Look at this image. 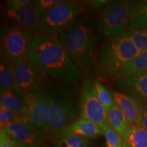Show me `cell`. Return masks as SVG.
<instances>
[{
  "instance_id": "6da1fadb",
  "label": "cell",
  "mask_w": 147,
  "mask_h": 147,
  "mask_svg": "<svg viewBox=\"0 0 147 147\" xmlns=\"http://www.w3.org/2000/svg\"><path fill=\"white\" fill-rule=\"evenodd\" d=\"M55 36L37 32L33 37L28 59L58 82L74 84L81 81L83 74Z\"/></svg>"
},
{
  "instance_id": "7a4b0ae2",
  "label": "cell",
  "mask_w": 147,
  "mask_h": 147,
  "mask_svg": "<svg viewBox=\"0 0 147 147\" xmlns=\"http://www.w3.org/2000/svg\"><path fill=\"white\" fill-rule=\"evenodd\" d=\"M59 39L74 65L82 74H95L99 38L95 25L84 17L59 34Z\"/></svg>"
},
{
  "instance_id": "3957f363",
  "label": "cell",
  "mask_w": 147,
  "mask_h": 147,
  "mask_svg": "<svg viewBox=\"0 0 147 147\" xmlns=\"http://www.w3.org/2000/svg\"><path fill=\"white\" fill-rule=\"evenodd\" d=\"M47 91L49 117L45 134L55 138L78 119L80 115V93L72 84L61 82L47 85Z\"/></svg>"
},
{
  "instance_id": "277c9868",
  "label": "cell",
  "mask_w": 147,
  "mask_h": 147,
  "mask_svg": "<svg viewBox=\"0 0 147 147\" xmlns=\"http://www.w3.org/2000/svg\"><path fill=\"white\" fill-rule=\"evenodd\" d=\"M140 54L127 30L109 38L97 52L95 61L97 78L101 82L110 80Z\"/></svg>"
},
{
  "instance_id": "5b68a950",
  "label": "cell",
  "mask_w": 147,
  "mask_h": 147,
  "mask_svg": "<svg viewBox=\"0 0 147 147\" xmlns=\"http://www.w3.org/2000/svg\"><path fill=\"white\" fill-rule=\"evenodd\" d=\"M140 1H113L101 9L96 18L98 29L108 38L127 30Z\"/></svg>"
},
{
  "instance_id": "8992f818",
  "label": "cell",
  "mask_w": 147,
  "mask_h": 147,
  "mask_svg": "<svg viewBox=\"0 0 147 147\" xmlns=\"http://www.w3.org/2000/svg\"><path fill=\"white\" fill-rule=\"evenodd\" d=\"M36 33L12 22L1 31V57L14 64L28 59L33 37Z\"/></svg>"
},
{
  "instance_id": "52a82bcc",
  "label": "cell",
  "mask_w": 147,
  "mask_h": 147,
  "mask_svg": "<svg viewBox=\"0 0 147 147\" xmlns=\"http://www.w3.org/2000/svg\"><path fill=\"white\" fill-rule=\"evenodd\" d=\"M80 14L81 8L78 3L61 0L50 9L39 12L43 33L60 34L76 22Z\"/></svg>"
},
{
  "instance_id": "ba28073f",
  "label": "cell",
  "mask_w": 147,
  "mask_h": 147,
  "mask_svg": "<svg viewBox=\"0 0 147 147\" xmlns=\"http://www.w3.org/2000/svg\"><path fill=\"white\" fill-rule=\"evenodd\" d=\"M25 117L31 125L41 134H46L49 123V104L47 86L36 91L23 93Z\"/></svg>"
},
{
  "instance_id": "9c48e42d",
  "label": "cell",
  "mask_w": 147,
  "mask_h": 147,
  "mask_svg": "<svg viewBox=\"0 0 147 147\" xmlns=\"http://www.w3.org/2000/svg\"><path fill=\"white\" fill-rule=\"evenodd\" d=\"M80 117L98 125L102 129L110 125L108 110L97 98L93 84L89 80L84 82L80 91Z\"/></svg>"
},
{
  "instance_id": "30bf717a",
  "label": "cell",
  "mask_w": 147,
  "mask_h": 147,
  "mask_svg": "<svg viewBox=\"0 0 147 147\" xmlns=\"http://www.w3.org/2000/svg\"><path fill=\"white\" fill-rule=\"evenodd\" d=\"M14 91L27 93L47 86V75L40 67L26 59L14 64Z\"/></svg>"
},
{
  "instance_id": "8fae6325",
  "label": "cell",
  "mask_w": 147,
  "mask_h": 147,
  "mask_svg": "<svg viewBox=\"0 0 147 147\" xmlns=\"http://www.w3.org/2000/svg\"><path fill=\"white\" fill-rule=\"evenodd\" d=\"M18 146H38L42 141V134L27 121L11 123L3 129Z\"/></svg>"
},
{
  "instance_id": "7c38bea8",
  "label": "cell",
  "mask_w": 147,
  "mask_h": 147,
  "mask_svg": "<svg viewBox=\"0 0 147 147\" xmlns=\"http://www.w3.org/2000/svg\"><path fill=\"white\" fill-rule=\"evenodd\" d=\"M114 86L121 93L143 103H147V73L134 75L117 80Z\"/></svg>"
},
{
  "instance_id": "4fadbf2b",
  "label": "cell",
  "mask_w": 147,
  "mask_h": 147,
  "mask_svg": "<svg viewBox=\"0 0 147 147\" xmlns=\"http://www.w3.org/2000/svg\"><path fill=\"white\" fill-rule=\"evenodd\" d=\"M6 14L12 22L33 32L43 33L39 12L34 1L18 10H6Z\"/></svg>"
},
{
  "instance_id": "5bb4252c",
  "label": "cell",
  "mask_w": 147,
  "mask_h": 147,
  "mask_svg": "<svg viewBox=\"0 0 147 147\" xmlns=\"http://www.w3.org/2000/svg\"><path fill=\"white\" fill-rule=\"evenodd\" d=\"M114 101L123 111L130 125L140 126L143 103L120 91H111Z\"/></svg>"
},
{
  "instance_id": "9a60e30c",
  "label": "cell",
  "mask_w": 147,
  "mask_h": 147,
  "mask_svg": "<svg viewBox=\"0 0 147 147\" xmlns=\"http://www.w3.org/2000/svg\"><path fill=\"white\" fill-rule=\"evenodd\" d=\"M108 117L110 126L123 138L130 125L123 111L115 101L113 105L108 110Z\"/></svg>"
},
{
  "instance_id": "2e32d148",
  "label": "cell",
  "mask_w": 147,
  "mask_h": 147,
  "mask_svg": "<svg viewBox=\"0 0 147 147\" xmlns=\"http://www.w3.org/2000/svg\"><path fill=\"white\" fill-rule=\"evenodd\" d=\"M71 133L81 136L87 139H94L102 134L103 129L98 125L87 119L80 118L67 129Z\"/></svg>"
},
{
  "instance_id": "e0dca14e",
  "label": "cell",
  "mask_w": 147,
  "mask_h": 147,
  "mask_svg": "<svg viewBox=\"0 0 147 147\" xmlns=\"http://www.w3.org/2000/svg\"><path fill=\"white\" fill-rule=\"evenodd\" d=\"M147 73V51L140 53L126 67L111 78L115 82L134 75Z\"/></svg>"
},
{
  "instance_id": "ac0fdd59",
  "label": "cell",
  "mask_w": 147,
  "mask_h": 147,
  "mask_svg": "<svg viewBox=\"0 0 147 147\" xmlns=\"http://www.w3.org/2000/svg\"><path fill=\"white\" fill-rule=\"evenodd\" d=\"M0 105L25 116V104L23 93L16 91H3L0 93Z\"/></svg>"
},
{
  "instance_id": "d6986e66",
  "label": "cell",
  "mask_w": 147,
  "mask_h": 147,
  "mask_svg": "<svg viewBox=\"0 0 147 147\" xmlns=\"http://www.w3.org/2000/svg\"><path fill=\"white\" fill-rule=\"evenodd\" d=\"M0 87L1 91H14V64L6 59L1 57L0 62Z\"/></svg>"
},
{
  "instance_id": "ffe728a7",
  "label": "cell",
  "mask_w": 147,
  "mask_h": 147,
  "mask_svg": "<svg viewBox=\"0 0 147 147\" xmlns=\"http://www.w3.org/2000/svg\"><path fill=\"white\" fill-rule=\"evenodd\" d=\"M123 140V147H147V129L130 125Z\"/></svg>"
},
{
  "instance_id": "44dd1931",
  "label": "cell",
  "mask_w": 147,
  "mask_h": 147,
  "mask_svg": "<svg viewBox=\"0 0 147 147\" xmlns=\"http://www.w3.org/2000/svg\"><path fill=\"white\" fill-rule=\"evenodd\" d=\"M57 147H91L89 139L65 130L55 138Z\"/></svg>"
},
{
  "instance_id": "7402d4cb",
  "label": "cell",
  "mask_w": 147,
  "mask_h": 147,
  "mask_svg": "<svg viewBox=\"0 0 147 147\" xmlns=\"http://www.w3.org/2000/svg\"><path fill=\"white\" fill-rule=\"evenodd\" d=\"M147 27V0L140 1L128 29Z\"/></svg>"
},
{
  "instance_id": "603a6c76",
  "label": "cell",
  "mask_w": 147,
  "mask_h": 147,
  "mask_svg": "<svg viewBox=\"0 0 147 147\" xmlns=\"http://www.w3.org/2000/svg\"><path fill=\"white\" fill-rule=\"evenodd\" d=\"M97 98L104 107L108 110L112 107L114 104V98L112 92L102 83L99 80H95L92 82Z\"/></svg>"
},
{
  "instance_id": "cb8c5ba5",
  "label": "cell",
  "mask_w": 147,
  "mask_h": 147,
  "mask_svg": "<svg viewBox=\"0 0 147 147\" xmlns=\"http://www.w3.org/2000/svg\"><path fill=\"white\" fill-rule=\"evenodd\" d=\"M129 36L140 53L147 51V36L142 28L127 29Z\"/></svg>"
},
{
  "instance_id": "d4e9b609",
  "label": "cell",
  "mask_w": 147,
  "mask_h": 147,
  "mask_svg": "<svg viewBox=\"0 0 147 147\" xmlns=\"http://www.w3.org/2000/svg\"><path fill=\"white\" fill-rule=\"evenodd\" d=\"M27 121L25 116L15 113L6 108L2 105H0V127L1 130L11 123L16 121Z\"/></svg>"
},
{
  "instance_id": "484cf974",
  "label": "cell",
  "mask_w": 147,
  "mask_h": 147,
  "mask_svg": "<svg viewBox=\"0 0 147 147\" xmlns=\"http://www.w3.org/2000/svg\"><path fill=\"white\" fill-rule=\"evenodd\" d=\"M103 132L106 138V147H123V138L110 125L104 128Z\"/></svg>"
},
{
  "instance_id": "4316f807",
  "label": "cell",
  "mask_w": 147,
  "mask_h": 147,
  "mask_svg": "<svg viewBox=\"0 0 147 147\" xmlns=\"http://www.w3.org/2000/svg\"><path fill=\"white\" fill-rule=\"evenodd\" d=\"M61 0H36L34 1V5L38 12L47 10L60 2Z\"/></svg>"
},
{
  "instance_id": "83f0119b",
  "label": "cell",
  "mask_w": 147,
  "mask_h": 147,
  "mask_svg": "<svg viewBox=\"0 0 147 147\" xmlns=\"http://www.w3.org/2000/svg\"><path fill=\"white\" fill-rule=\"evenodd\" d=\"M32 2V1L30 0H9L6 1L5 9L12 10H18Z\"/></svg>"
},
{
  "instance_id": "f1b7e54d",
  "label": "cell",
  "mask_w": 147,
  "mask_h": 147,
  "mask_svg": "<svg viewBox=\"0 0 147 147\" xmlns=\"http://www.w3.org/2000/svg\"><path fill=\"white\" fill-rule=\"evenodd\" d=\"M0 147H18L17 144L7 135V134L1 130L0 133Z\"/></svg>"
},
{
  "instance_id": "f546056e",
  "label": "cell",
  "mask_w": 147,
  "mask_h": 147,
  "mask_svg": "<svg viewBox=\"0 0 147 147\" xmlns=\"http://www.w3.org/2000/svg\"><path fill=\"white\" fill-rule=\"evenodd\" d=\"M113 1H111V0H92V1H89V3L93 8L101 10L104 7L107 6Z\"/></svg>"
},
{
  "instance_id": "4dcf8cb0",
  "label": "cell",
  "mask_w": 147,
  "mask_h": 147,
  "mask_svg": "<svg viewBox=\"0 0 147 147\" xmlns=\"http://www.w3.org/2000/svg\"><path fill=\"white\" fill-rule=\"evenodd\" d=\"M140 126L147 129V103L143 104L142 121H141Z\"/></svg>"
},
{
  "instance_id": "1f68e13d",
  "label": "cell",
  "mask_w": 147,
  "mask_h": 147,
  "mask_svg": "<svg viewBox=\"0 0 147 147\" xmlns=\"http://www.w3.org/2000/svg\"><path fill=\"white\" fill-rule=\"evenodd\" d=\"M143 30H144V32L145 34H146V35L147 36V27H142Z\"/></svg>"
},
{
  "instance_id": "d6a6232c",
  "label": "cell",
  "mask_w": 147,
  "mask_h": 147,
  "mask_svg": "<svg viewBox=\"0 0 147 147\" xmlns=\"http://www.w3.org/2000/svg\"><path fill=\"white\" fill-rule=\"evenodd\" d=\"M19 147H40L38 146H19Z\"/></svg>"
},
{
  "instance_id": "836d02e7",
  "label": "cell",
  "mask_w": 147,
  "mask_h": 147,
  "mask_svg": "<svg viewBox=\"0 0 147 147\" xmlns=\"http://www.w3.org/2000/svg\"><path fill=\"white\" fill-rule=\"evenodd\" d=\"M18 147H19V146H18Z\"/></svg>"
}]
</instances>
